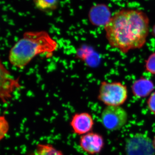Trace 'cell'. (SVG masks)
<instances>
[{"instance_id": "obj_8", "label": "cell", "mask_w": 155, "mask_h": 155, "mask_svg": "<svg viewBox=\"0 0 155 155\" xmlns=\"http://www.w3.org/2000/svg\"><path fill=\"white\" fill-rule=\"evenodd\" d=\"M112 15L108 7L104 4H97L92 7L88 13L90 22L96 26H104L108 23Z\"/></svg>"}, {"instance_id": "obj_12", "label": "cell", "mask_w": 155, "mask_h": 155, "mask_svg": "<svg viewBox=\"0 0 155 155\" xmlns=\"http://www.w3.org/2000/svg\"><path fill=\"white\" fill-rule=\"evenodd\" d=\"M35 154V155H63L61 152L51 145L47 144H38Z\"/></svg>"}, {"instance_id": "obj_14", "label": "cell", "mask_w": 155, "mask_h": 155, "mask_svg": "<svg viewBox=\"0 0 155 155\" xmlns=\"http://www.w3.org/2000/svg\"><path fill=\"white\" fill-rule=\"evenodd\" d=\"M147 105L151 113L155 116V92L150 95L147 101Z\"/></svg>"}, {"instance_id": "obj_16", "label": "cell", "mask_w": 155, "mask_h": 155, "mask_svg": "<svg viewBox=\"0 0 155 155\" xmlns=\"http://www.w3.org/2000/svg\"><path fill=\"white\" fill-rule=\"evenodd\" d=\"M153 143L154 147L155 149V137H154V138L153 140Z\"/></svg>"}, {"instance_id": "obj_9", "label": "cell", "mask_w": 155, "mask_h": 155, "mask_svg": "<svg viewBox=\"0 0 155 155\" xmlns=\"http://www.w3.org/2000/svg\"><path fill=\"white\" fill-rule=\"evenodd\" d=\"M154 88L153 82L146 78H140L137 80L132 86L134 95L140 98L150 95L152 93Z\"/></svg>"}, {"instance_id": "obj_1", "label": "cell", "mask_w": 155, "mask_h": 155, "mask_svg": "<svg viewBox=\"0 0 155 155\" xmlns=\"http://www.w3.org/2000/svg\"><path fill=\"white\" fill-rule=\"evenodd\" d=\"M104 28L111 47L125 54L144 46L149 33L150 20L142 11L123 9L112 15Z\"/></svg>"}, {"instance_id": "obj_4", "label": "cell", "mask_w": 155, "mask_h": 155, "mask_svg": "<svg viewBox=\"0 0 155 155\" xmlns=\"http://www.w3.org/2000/svg\"><path fill=\"white\" fill-rule=\"evenodd\" d=\"M127 112L121 106H107L101 115L104 127L112 131L122 128L127 123Z\"/></svg>"}, {"instance_id": "obj_7", "label": "cell", "mask_w": 155, "mask_h": 155, "mask_svg": "<svg viewBox=\"0 0 155 155\" xmlns=\"http://www.w3.org/2000/svg\"><path fill=\"white\" fill-rule=\"evenodd\" d=\"M94 125L91 115L87 113L75 114L70 122V125L74 133L78 135H84L89 133Z\"/></svg>"}, {"instance_id": "obj_2", "label": "cell", "mask_w": 155, "mask_h": 155, "mask_svg": "<svg viewBox=\"0 0 155 155\" xmlns=\"http://www.w3.org/2000/svg\"><path fill=\"white\" fill-rule=\"evenodd\" d=\"M58 48V44L47 31H26L9 51L8 60L13 67L22 69L40 55L49 58Z\"/></svg>"}, {"instance_id": "obj_17", "label": "cell", "mask_w": 155, "mask_h": 155, "mask_svg": "<svg viewBox=\"0 0 155 155\" xmlns=\"http://www.w3.org/2000/svg\"><path fill=\"white\" fill-rule=\"evenodd\" d=\"M35 155V154L34 153V155Z\"/></svg>"}, {"instance_id": "obj_13", "label": "cell", "mask_w": 155, "mask_h": 155, "mask_svg": "<svg viewBox=\"0 0 155 155\" xmlns=\"http://www.w3.org/2000/svg\"><path fill=\"white\" fill-rule=\"evenodd\" d=\"M145 68L147 72L155 75V52L150 55L146 61Z\"/></svg>"}, {"instance_id": "obj_10", "label": "cell", "mask_w": 155, "mask_h": 155, "mask_svg": "<svg viewBox=\"0 0 155 155\" xmlns=\"http://www.w3.org/2000/svg\"><path fill=\"white\" fill-rule=\"evenodd\" d=\"M3 69L1 67V69L3 71H1V73L3 74L4 78V91H3V97L5 100L6 98H8V95L10 94V93L12 91L13 88H15V87L17 86L18 82L17 80H15L11 76L9 72L6 70V68L3 66Z\"/></svg>"}, {"instance_id": "obj_5", "label": "cell", "mask_w": 155, "mask_h": 155, "mask_svg": "<svg viewBox=\"0 0 155 155\" xmlns=\"http://www.w3.org/2000/svg\"><path fill=\"white\" fill-rule=\"evenodd\" d=\"M127 155H155L153 141L146 134L138 133L128 139L125 145Z\"/></svg>"}, {"instance_id": "obj_6", "label": "cell", "mask_w": 155, "mask_h": 155, "mask_svg": "<svg viewBox=\"0 0 155 155\" xmlns=\"http://www.w3.org/2000/svg\"><path fill=\"white\" fill-rule=\"evenodd\" d=\"M79 143L84 151L89 154H96L102 150L104 140L98 134L89 132L81 137Z\"/></svg>"}, {"instance_id": "obj_11", "label": "cell", "mask_w": 155, "mask_h": 155, "mask_svg": "<svg viewBox=\"0 0 155 155\" xmlns=\"http://www.w3.org/2000/svg\"><path fill=\"white\" fill-rule=\"evenodd\" d=\"M37 9L45 12L55 11L58 8L60 0H32Z\"/></svg>"}, {"instance_id": "obj_3", "label": "cell", "mask_w": 155, "mask_h": 155, "mask_svg": "<svg viewBox=\"0 0 155 155\" xmlns=\"http://www.w3.org/2000/svg\"><path fill=\"white\" fill-rule=\"evenodd\" d=\"M127 97V87L121 82L103 81L100 84L98 98L107 106H121Z\"/></svg>"}, {"instance_id": "obj_15", "label": "cell", "mask_w": 155, "mask_h": 155, "mask_svg": "<svg viewBox=\"0 0 155 155\" xmlns=\"http://www.w3.org/2000/svg\"><path fill=\"white\" fill-rule=\"evenodd\" d=\"M153 32L154 35L155 37V25L153 27Z\"/></svg>"}]
</instances>
